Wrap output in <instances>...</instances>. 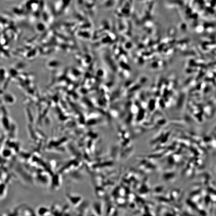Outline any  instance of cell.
Here are the masks:
<instances>
[{"label":"cell","mask_w":216,"mask_h":216,"mask_svg":"<svg viewBox=\"0 0 216 216\" xmlns=\"http://www.w3.org/2000/svg\"><path fill=\"white\" fill-rule=\"evenodd\" d=\"M67 197L71 204L75 206L78 204L77 203L78 201L77 200H79L80 199H81V198H80L78 196L72 195L71 194H68H68L67 195Z\"/></svg>","instance_id":"obj_1"},{"label":"cell","mask_w":216,"mask_h":216,"mask_svg":"<svg viewBox=\"0 0 216 216\" xmlns=\"http://www.w3.org/2000/svg\"><path fill=\"white\" fill-rule=\"evenodd\" d=\"M37 213L39 215H49L48 213H50L49 209L45 207H40L37 211Z\"/></svg>","instance_id":"obj_2"}]
</instances>
